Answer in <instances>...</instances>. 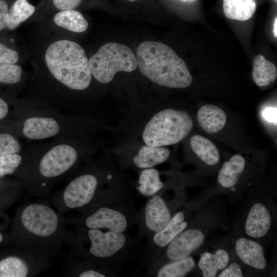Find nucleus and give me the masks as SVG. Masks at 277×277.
Here are the masks:
<instances>
[{
	"label": "nucleus",
	"instance_id": "9d476101",
	"mask_svg": "<svg viewBox=\"0 0 277 277\" xmlns=\"http://www.w3.org/2000/svg\"><path fill=\"white\" fill-rule=\"evenodd\" d=\"M92 76L98 82H111L120 71L130 72L138 65L137 59L127 46L116 43L103 45L89 60Z\"/></svg>",
	"mask_w": 277,
	"mask_h": 277
},
{
	"label": "nucleus",
	"instance_id": "c9c22d12",
	"mask_svg": "<svg viewBox=\"0 0 277 277\" xmlns=\"http://www.w3.org/2000/svg\"><path fill=\"white\" fill-rule=\"evenodd\" d=\"M16 102L9 104L7 99L0 96V121L6 119L9 115H12L13 111H11L10 106L15 104Z\"/></svg>",
	"mask_w": 277,
	"mask_h": 277
},
{
	"label": "nucleus",
	"instance_id": "aec40b11",
	"mask_svg": "<svg viewBox=\"0 0 277 277\" xmlns=\"http://www.w3.org/2000/svg\"><path fill=\"white\" fill-rule=\"evenodd\" d=\"M169 155V150L167 148L146 145L133 157L132 162L136 167L144 169L153 168L165 162Z\"/></svg>",
	"mask_w": 277,
	"mask_h": 277
},
{
	"label": "nucleus",
	"instance_id": "e433bc0d",
	"mask_svg": "<svg viewBox=\"0 0 277 277\" xmlns=\"http://www.w3.org/2000/svg\"><path fill=\"white\" fill-rule=\"evenodd\" d=\"M263 115L264 118L270 123L276 124V109L272 107L266 108L263 112Z\"/></svg>",
	"mask_w": 277,
	"mask_h": 277
},
{
	"label": "nucleus",
	"instance_id": "9b49d317",
	"mask_svg": "<svg viewBox=\"0 0 277 277\" xmlns=\"http://www.w3.org/2000/svg\"><path fill=\"white\" fill-rule=\"evenodd\" d=\"M179 197L167 200L160 192L149 197L141 209L137 211L135 216L134 224L138 229L134 240L137 243L160 231L167 225L181 202Z\"/></svg>",
	"mask_w": 277,
	"mask_h": 277
},
{
	"label": "nucleus",
	"instance_id": "7c9ffc66",
	"mask_svg": "<svg viewBox=\"0 0 277 277\" xmlns=\"http://www.w3.org/2000/svg\"><path fill=\"white\" fill-rule=\"evenodd\" d=\"M23 153L0 155V177L15 173L20 166Z\"/></svg>",
	"mask_w": 277,
	"mask_h": 277
},
{
	"label": "nucleus",
	"instance_id": "39448f33",
	"mask_svg": "<svg viewBox=\"0 0 277 277\" xmlns=\"http://www.w3.org/2000/svg\"><path fill=\"white\" fill-rule=\"evenodd\" d=\"M69 243L72 256L115 271L130 256L137 243L127 232L75 227Z\"/></svg>",
	"mask_w": 277,
	"mask_h": 277
},
{
	"label": "nucleus",
	"instance_id": "20e7f679",
	"mask_svg": "<svg viewBox=\"0 0 277 277\" xmlns=\"http://www.w3.org/2000/svg\"><path fill=\"white\" fill-rule=\"evenodd\" d=\"M8 124L17 135L30 141L74 139L79 121L71 114L17 100Z\"/></svg>",
	"mask_w": 277,
	"mask_h": 277
},
{
	"label": "nucleus",
	"instance_id": "a878e982",
	"mask_svg": "<svg viewBox=\"0 0 277 277\" xmlns=\"http://www.w3.org/2000/svg\"><path fill=\"white\" fill-rule=\"evenodd\" d=\"M190 146L193 152L205 163L214 165L220 160V154L214 144L206 137L194 135L190 139Z\"/></svg>",
	"mask_w": 277,
	"mask_h": 277
},
{
	"label": "nucleus",
	"instance_id": "412c9836",
	"mask_svg": "<svg viewBox=\"0 0 277 277\" xmlns=\"http://www.w3.org/2000/svg\"><path fill=\"white\" fill-rule=\"evenodd\" d=\"M230 258L224 249H219L214 253L204 252L201 256L198 265L204 277H214L219 271L227 267Z\"/></svg>",
	"mask_w": 277,
	"mask_h": 277
},
{
	"label": "nucleus",
	"instance_id": "f03ea898",
	"mask_svg": "<svg viewBox=\"0 0 277 277\" xmlns=\"http://www.w3.org/2000/svg\"><path fill=\"white\" fill-rule=\"evenodd\" d=\"M24 148L22 162L14 174L34 196H47L57 184L70 179L82 157L73 139H54L24 145Z\"/></svg>",
	"mask_w": 277,
	"mask_h": 277
},
{
	"label": "nucleus",
	"instance_id": "2f4dec72",
	"mask_svg": "<svg viewBox=\"0 0 277 277\" xmlns=\"http://www.w3.org/2000/svg\"><path fill=\"white\" fill-rule=\"evenodd\" d=\"M19 60V54L14 49L0 42V64H16Z\"/></svg>",
	"mask_w": 277,
	"mask_h": 277
},
{
	"label": "nucleus",
	"instance_id": "dca6fc26",
	"mask_svg": "<svg viewBox=\"0 0 277 277\" xmlns=\"http://www.w3.org/2000/svg\"><path fill=\"white\" fill-rule=\"evenodd\" d=\"M235 250L239 259L248 266L258 270L266 267L263 248L256 241L240 238L235 242Z\"/></svg>",
	"mask_w": 277,
	"mask_h": 277
},
{
	"label": "nucleus",
	"instance_id": "473e14b6",
	"mask_svg": "<svg viewBox=\"0 0 277 277\" xmlns=\"http://www.w3.org/2000/svg\"><path fill=\"white\" fill-rule=\"evenodd\" d=\"M82 0H52L55 9L60 11L74 10L81 3Z\"/></svg>",
	"mask_w": 277,
	"mask_h": 277
},
{
	"label": "nucleus",
	"instance_id": "bb28decb",
	"mask_svg": "<svg viewBox=\"0 0 277 277\" xmlns=\"http://www.w3.org/2000/svg\"><path fill=\"white\" fill-rule=\"evenodd\" d=\"M277 77V69L274 64L261 55H257L254 60L252 78L260 87L273 83Z\"/></svg>",
	"mask_w": 277,
	"mask_h": 277
},
{
	"label": "nucleus",
	"instance_id": "1a4fd4ad",
	"mask_svg": "<svg viewBox=\"0 0 277 277\" xmlns=\"http://www.w3.org/2000/svg\"><path fill=\"white\" fill-rule=\"evenodd\" d=\"M193 121L186 112L167 109L154 114L146 124L143 139L146 145L163 147L176 144L193 129Z\"/></svg>",
	"mask_w": 277,
	"mask_h": 277
},
{
	"label": "nucleus",
	"instance_id": "4c0bfd02",
	"mask_svg": "<svg viewBox=\"0 0 277 277\" xmlns=\"http://www.w3.org/2000/svg\"><path fill=\"white\" fill-rule=\"evenodd\" d=\"M277 18L276 17L275 19L274 23V27H273V32H274V35L276 37L277 36Z\"/></svg>",
	"mask_w": 277,
	"mask_h": 277
},
{
	"label": "nucleus",
	"instance_id": "a211bd4d",
	"mask_svg": "<svg viewBox=\"0 0 277 277\" xmlns=\"http://www.w3.org/2000/svg\"><path fill=\"white\" fill-rule=\"evenodd\" d=\"M72 256L68 274L78 277H107L116 275L115 271L90 261Z\"/></svg>",
	"mask_w": 277,
	"mask_h": 277
},
{
	"label": "nucleus",
	"instance_id": "2eb2a0df",
	"mask_svg": "<svg viewBox=\"0 0 277 277\" xmlns=\"http://www.w3.org/2000/svg\"><path fill=\"white\" fill-rule=\"evenodd\" d=\"M272 217L269 209L263 203L254 204L250 209L245 224V231L249 236L258 239L264 236L269 230Z\"/></svg>",
	"mask_w": 277,
	"mask_h": 277
},
{
	"label": "nucleus",
	"instance_id": "4be33fe9",
	"mask_svg": "<svg viewBox=\"0 0 277 277\" xmlns=\"http://www.w3.org/2000/svg\"><path fill=\"white\" fill-rule=\"evenodd\" d=\"M193 259L189 256L180 260L166 262L150 272L147 276L183 277L195 267Z\"/></svg>",
	"mask_w": 277,
	"mask_h": 277
},
{
	"label": "nucleus",
	"instance_id": "6e6552de",
	"mask_svg": "<svg viewBox=\"0 0 277 277\" xmlns=\"http://www.w3.org/2000/svg\"><path fill=\"white\" fill-rule=\"evenodd\" d=\"M136 212L133 196L125 188L97 202L67 222L75 227L127 232L134 224Z\"/></svg>",
	"mask_w": 277,
	"mask_h": 277
},
{
	"label": "nucleus",
	"instance_id": "6ab92c4d",
	"mask_svg": "<svg viewBox=\"0 0 277 277\" xmlns=\"http://www.w3.org/2000/svg\"><path fill=\"white\" fill-rule=\"evenodd\" d=\"M246 166L244 158L241 155L234 154L225 162L217 176L220 185L225 188H232L238 182Z\"/></svg>",
	"mask_w": 277,
	"mask_h": 277
},
{
	"label": "nucleus",
	"instance_id": "ea45409f",
	"mask_svg": "<svg viewBox=\"0 0 277 277\" xmlns=\"http://www.w3.org/2000/svg\"><path fill=\"white\" fill-rule=\"evenodd\" d=\"M128 1L132 2L136 1H137V0H128Z\"/></svg>",
	"mask_w": 277,
	"mask_h": 277
},
{
	"label": "nucleus",
	"instance_id": "58836bf2",
	"mask_svg": "<svg viewBox=\"0 0 277 277\" xmlns=\"http://www.w3.org/2000/svg\"><path fill=\"white\" fill-rule=\"evenodd\" d=\"M3 241V235L0 232V243H1Z\"/></svg>",
	"mask_w": 277,
	"mask_h": 277
},
{
	"label": "nucleus",
	"instance_id": "f704fd0d",
	"mask_svg": "<svg viewBox=\"0 0 277 277\" xmlns=\"http://www.w3.org/2000/svg\"><path fill=\"white\" fill-rule=\"evenodd\" d=\"M9 6L5 0H0V31L7 28L9 24Z\"/></svg>",
	"mask_w": 277,
	"mask_h": 277
},
{
	"label": "nucleus",
	"instance_id": "f8f14e48",
	"mask_svg": "<svg viewBox=\"0 0 277 277\" xmlns=\"http://www.w3.org/2000/svg\"><path fill=\"white\" fill-rule=\"evenodd\" d=\"M50 258L22 248L17 253L0 260V277H28L39 274L48 265Z\"/></svg>",
	"mask_w": 277,
	"mask_h": 277
},
{
	"label": "nucleus",
	"instance_id": "ddd939ff",
	"mask_svg": "<svg viewBox=\"0 0 277 277\" xmlns=\"http://www.w3.org/2000/svg\"><path fill=\"white\" fill-rule=\"evenodd\" d=\"M205 236L203 232L196 228H188L177 235L147 266L145 276L161 265L190 256L204 243Z\"/></svg>",
	"mask_w": 277,
	"mask_h": 277
},
{
	"label": "nucleus",
	"instance_id": "4468645a",
	"mask_svg": "<svg viewBox=\"0 0 277 277\" xmlns=\"http://www.w3.org/2000/svg\"><path fill=\"white\" fill-rule=\"evenodd\" d=\"M188 226L185 212L183 211L175 212L163 229L147 238V245L142 258L143 263L147 266L150 264Z\"/></svg>",
	"mask_w": 277,
	"mask_h": 277
},
{
	"label": "nucleus",
	"instance_id": "c85d7f7f",
	"mask_svg": "<svg viewBox=\"0 0 277 277\" xmlns=\"http://www.w3.org/2000/svg\"><path fill=\"white\" fill-rule=\"evenodd\" d=\"M22 67L16 64H0V86L19 88L24 85Z\"/></svg>",
	"mask_w": 277,
	"mask_h": 277
},
{
	"label": "nucleus",
	"instance_id": "f257e3e1",
	"mask_svg": "<svg viewBox=\"0 0 277 277\" xmlns=\"http://www.w3.org/2000/svg\"><path fill=\"white\" fill-rule=\"evenodd\" d=\"M46 70L33 78L29 96L31 103L71 114L75 110L74 92L88 88L92 81L89 60L82 47L68 39L51 43L45 56Z\"/></svg>",
	"mask_w": 277,
	"mask_h": 277
},
{
	"label": "nucleus",
	"instance_id": "f3484780",
	"mask_svg": "<svg viewBox=\"0 0 277 277\" xmlns=\"http://www.w3.org/2000/svg\"><path fill=\"white\" fill-rule=\"evenodd\" d=\"M197 119L204 130L213 133L224 128L227 116L225 112L219 107L212 105H205L199 110Z\"/></svg>",
	"mask_w": 277,
	"mask_h": 277
},
{
	"label": "nucleus",
	"instance_id": "5701e85b",
	"mask_svg": "<svg viewBox=\"0 0 277 277\" xmlns=\"http://www.w3.org/2000/svg\"><path fill=\"white\" fill-rule=\"evenodd\" d=\"M164 187L157 170L149 168L141 171L136 189L142 195L149 198L161 192Z\"/></svg>",
	"mask_w": 277,
	"mask_h": 277
},
{
	"label": "nucleus",
	"instance_id": "7ed1b4c3",
	"mask_svg": "<svg viewBox=\"0 0 277 277\" xmlns=\"http://www.w3.org/2000/svg\"><path fill=\"white\" fill-rule=\"evenodd\" d=\"M66 219L50 205L33 202L23 205L16 213L14 235L17 245L50 258L58 252L64 242L69 243L70 232Z\"/></svg>",
	"mask_w": 277,
	"mask_h": 277
},
{
	"label": "nucleus",
	"instance_id": "cd10ccee",
	"mask_svg": "<svg viewBox=\"0 0 277 277\" xmlns=\"http://www.w3.org/2000/svg\"><path fill=\"white\" fill-rule=\"evenodd\" d=\"M35 7L28 0H15L8 10L9 24L7 29L14 30L35 12Z\"/></svg>",
	"mask_w": 277,
	"mask_h": 277
},
{
	"label": "nucleus",
	"instance_id": "c756f323",
	"mask_svg": "<svg viewBox=\"0 0 277 277\" xmlns=\"http://www.w3.org/2000/svg\"><path fill=\"white\" fill-rule=\"evenodd\" d=\"M0 131V155L24 152L23 143L11 126Z\"/></svg>",
	"mask_w": 277,
	"mask_h": 277
},
{
	"label": "nucleus",
	"instance_id": "b1692460",
	"mask_svg": "<svg viewBox=\"0 0 277 277\" xmlns=\"http://www.w3.org/2000/svg\"><path fill=\"white\" fill-rule=\"evenodd\" d=\"M255 9V0H223L224 14L231 19L248 20L253 15Z\"/></svg>",
	"mask_w": 277,
	"mask_h": 277
},
{
	"label": "nucleus",
	"instance_id": "72a5a7b5",
	"mask_svg": "<svg viewBox=\"0 0 277 277\" xmlns=\"http://www.w3.org/2000/svg\"><path fill=\"white\" fill-rule=\"evenodd\" d=\"M218 276L242 277L244 276V274L239 264L236 262H233L223 269Z\"/></svg>",
	"mask_w": 277,
	"mask_h": 277
},
{
	"label": "nucleus",
	"instance_id": "423d86ee",
	"mask_svg": "<svg viewBox=\"0 0 277 277\" xmlns=\"http://www.w3.org/2000/svg\"><path fill=\"white\" fill-rule=\"evenodd\" d=\"M136 59L142 73L154 83L173 88H186L192 83L185 62L164 43H142L136 50Z\"/></svg>",
	"mask_w": 277,
	"mask_h": 277
},
{
	"label": "nucleus",
	"instance_id": "393cba45",
	"mask_svg": "<svg viewBox=\"0 0 277 277\" xmlns=\"http://www.w3.org/2000/svg\"><path fill=\"white\" fill-rule=\"evenodd\" d=\"M53 21L57 26L75 33L84 32L88 27V23L82 14L74 9L58 11Z\"/></svg>",
	"mask_w": 277,
	"mask_h": 277
},
{
	"label": "nucleus",
	"instance_id": "0eeeda50",
	"mask_svg": "<svg viewBox=\"0 0 277 277\" xmlns=\"http://www.w3.org/2000/svg\"><path fill=\"white\" fill-rule=\"evenodd\" d=\"M111 174H103L102 171L88 169L72 175L66 185L52 199L61 214L75 210L81 213L113 193L125 189L111 182Z\"/></svg>",
	"mask_w": 277,
	"mask_h": 277
}]
</instances>
